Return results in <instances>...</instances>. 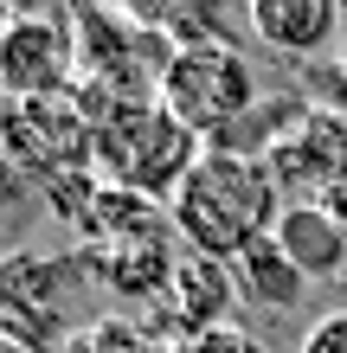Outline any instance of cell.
<instances>
[{
  "mask_svg": "<svg viewBox=\"0 0 347 353\" xmlns=\"http://www.w3.org/2000/svg\"><path fill=\"white\" fill-rule=\"evenodd\" d=\"M283 199L277 180L264 161L251 154H232V148H206L193 161V174L180 180V193L168 199V219L187 257H212V263H238L251 244L277 238V219H283Z\"/></svg>",
  "mask_w": 347,
  "mask_h": 353,
  "instance_id": "obj_1",
  "label": "cell"
},
{
  "mask_svg": "<svg viewBox=\"0 0 347 353\" xmlns=\"http://www.w3.org/2000/svg\"><path fill=\"white\" fill-rule=\"evenodd\" d=\"M199 154H206L199 135L161 97L122 103L103 129H97V180L122 186V193H141V199H161V205L180 193V180L193 174Z\"/></svg>",
  "mask_w": 347,
  "mask_h": 353,
  "instance_id": "obj_2",
  "label": "cell"
},
{
  "mask_svg": "<svg viewBox=\"0 0 347 353\" xmlns=\"http://www.w3.org/2000/svg\"><path fill=\"white\" fill-rule=\"evenodd\" d=\"M264 168H270L277 193L302 205V199H328L347 186V103H302L290 97L277 135L264 141Z\"/></svg>",
  "mask_w": 347,
  "mask_h": 353,
  "instance_id": "obj_3",
  "label": "cell"
},
{
  "mask_svg": "<svg viewBox=\"0 0 347 353\" xmlns=\"http://www.w3.org/2000/svg\"><path fill=\"white\" fill-rule=\"evenodd\" d=\"M161 103L199 141H219L257 110V71L238 46H180L161 77Z\"/></svg>",
  "mask_w": 347,
  "mask_h": 353,
  "instance_id": "obj_4",
  "label": "cell"
},
{
  "mask_svg": "<svg viewBox=\"0 0 347 353\" xmlns=\"http://www.w3.org/2000/svg\"><path fill=\"white\" fill-rule=\"evenodd\" d=\"M84 65H77V26L71 13H26L13 7L0 26V97L39 103V97H71Z\"/></svg>",
  "mask_w": 347,
  "mask_h": 353,
  "instance_id": "obj_5",
  "label": "cell"
},
{
  "mask_svg": "<svg viewBox=\"0 0 347 353\" xmlns=\"http://www.w3.org/2000/svg\"><path fill=\"white\" fill-rule=\"evenodd\" d=\"M0 141H7V168H13V174H39V186L58 180V174H84V168H97V129L84 122L77 97L7 103Z\"/></svg>",
  "mask_w": 347,
  "mask_h": 353,
  "instance_id": "obj_6",
  "label": "cell"
},
{
  "mask_svg": "<svg viewBox=\"0 0 347 353\" xmlns=\"http://www.w3.org/2000/svg\"><path fill=\"white\" fill-rule=\"evenodd\" d=\"M174 225L161 232H141V238H122V244H90V270L103 276V289H116L122 302H155L168 296L174 276H180V257H174Z\"/></svg>",
  "mask_w": 347,
  "mask_h": 353,
  "instance_id": "obj_7",
  "label": "cell"
},
{
  "mask_svg": "<svg viewBox=\"0 0 347 353\" xmlns=\"http://www.w3.org/2000/svg\"><path fill=\"white\" fill-rule=\"evenodd\" d=\"M244 26L264 52H283V58H321L341 39L347 13L335 0H251L244 7Z\"/></svg>",
  "mask_w": 347,
  "mask_h": 353,
  "instance_id": "obj_8",
  "label": "cell"
},
{
  "mask_svg": "<svg viewBox=\"0 0 347 353\" xmlns=\"http://www.w3.org/2000/svg\"><path fill=\"white\" fill-rule=\"evenodd\" d=\"M232 302H238L232 263L180 257V276H174V289H168V308H174V347L193 341V334H212V327H232Z\"/></svg>",
  "mask_w": 347,
  "mask_h": 353,
  "instance_id": "obj_9",
  "label": "cell"
},
{
  "mask_svg": "<svg viewBox=\"0 0 347 353\" xmlns=\"http://www.w3.org/2000/svg\"><path fill=\"white\" fill-rule=\"evenodd\" d=\"M277 244L309 283H335L347 276V232L335 225V212L321 199H302V205H283L277 219Z\"/></svg>",
  "mask_w": 347,
  "mask_h": 353,
  "instance_id": "obj_10",
  "label": "cell"
},
{
  "mask_svg": "<svg viewBox=\"0 0 347 353\" xmlns=\"http://www.w3.org/2000/svg\"><path fill=\"white\" fill-rule=\"evenodd\" d=\"M232 276H238V296L244 302H257L264 315H290V308L309 296V276L283 257V244L277 238H264V244H251L238 263H232Z\"/></svg>",
  "mask_w": 347,
  "mask_h": 353,
  "instance_id": "obj_11",
  "label": "cell"
},
{
  "mask_svg": "<svg viewBox=\"0 0 347 353\" xmlns=\"http://www.w3.org/2000/svg\"><path fill=\"white\" fill-rule=\"evenodd\" d=\"M65 353H174V347H161L148 327L129 321V315H103L90 327H77V334L65 341Z\"/></svg>",
  "mask_w": 347,
  "mask_h": 353,
  "instance_id": "obj_12",
  "label": "cell"
},
{
  "mask_svg": "<svg viewBox=\"0 0 347 353\" xmlns=\"http://www.w3.org/2000/svg\"><path fill=\"white\" fill-rule=\"evenodd\" d=\"M174 353H270L257 334H244V327H212V334H193V341H180Z\"/></svg>",
  "mask_w": 347,
  "mask_h": 353,
  "instance_id": "obj_13",
  "label": "cell"
},
{
  "mask_svg": "<svg viewBox=\"0 0 347 353\" xmlns=\"http://www.w3.org/2000/svg\"><path fill=\"white\" fill-rule=\"evenodd\" d=\"M296 353H347V308L341 315H321L309 334L296 341Z\"/></svg>",
  "mask_w": 347,
  "mask_h": 353,
  "instance_id": "obj_14",
  "label": "cell"
},
{
  "mask_svg": "<svg viewBox=\"0 0 347 353\" xmlns=\"http://www.w3.org/2000/svg\"><path fill=\"white\" fill-rule=\"evenodd\" d=\"M321 205H328V212H335V225H341V232H347V186H341V193H328V199H321Z\"/></svg>",
  "mask_w": 347,
  "mask_h": 353,
  "instance_id": "obj_15",
  "label": "cell"
},
{
  "mask_svg": "<svg viewBox=\"0 0 347 353\" xmlns=\"http://www.w3.org/2000/svg\"><path fill=\"white\" fill-rule=\"evenodd\" d=\"M0 353H32V347H26V341H13V334H7V347H0Z\"/></svg>",
  "mask_w": 347,
  "mask_h": 353,
  "instance_id": "obj_16",
  "label": "cell"
}]
</instances>
